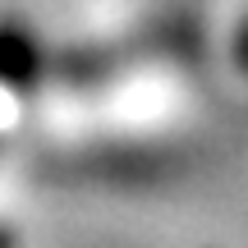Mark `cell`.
Returning <instances> with one entry per match:
<instances>
[{
    "label": "cell",
    "instance_id": "cell-1",
    "mask_svg": "<svg viewBox=\"0 0 248 248\" xmlns=\"http://www.w3.org/2000/svg\"><path fill=\"white\" fill-rule=\"evenodd\" d=\"M0 248H23V239H18L14 225H0Z\"/></svg>",
    "mask_w": 248,
    "mask_h": 248
},
{
    "label": "cell",
    "instance_id": "cell-2",
    "mask_svg": "<svg viewBox=\"0 0 248 248\" xmlns=\"http://www.w3.org/2000/svg\"><path fill=\"white\" fill-rule=\"evenodd\" d=\"M239 64L248 69V18H244V28H239Z\"/></svg>",
    "mask_w": 248,
    "mask_h": 248
}]
</instances>
